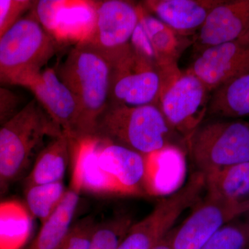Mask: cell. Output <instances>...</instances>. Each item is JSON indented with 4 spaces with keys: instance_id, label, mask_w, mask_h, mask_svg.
<instances>
[{
    "instance_id": "obj_15",
    "label": "cell",
    "mask_w": 249,
    "mask_h": 249,
    "mask_svg": "<svg viewBox=\"0 0 249 249\" xmlns=\"http://www.w3.org/2000/svg\"><path fill=\"white\" fill-rule=\"evenodd\" d=\"M249 31V0H223L209 15L196 36V48L204 49L239 40Z\"/></svg>"
},
{
    "instance_id": "obj_12",
    "label": "cell",
    "mask_w": 249,
    "mask_h": 249,
    "mask_svg": "<svg viewBox=\"0 0 249 249\" xmlns=\"http://www.w3.org/2000/svg\"><path fill=\"white\" fill-rule=\"evenodd\" d=\"M52 120L72 140L82 139L83 113L78 100L55 70L47 68L26 86Z\"/></svg>"
},
{
    "instance_id": "obj_19",
    "label": "cell",
    "mask_w": 249,
    "mask_h": 249,
    "mask_svg": "<svg viewBox=\"0 0 249 249\" xmlns=\"http://www.w3.org/2000/svg\"><path fill=\"white\" fill-rule=\"evenodd\" d=\"M80 193L67 189L60 204L49 216L27 249H55L71 227L72 220L79 202Z\"/></svg>"
},
{
    "instance_id": "obj_11",
    "label": "cell",
    "mask_w": 249,
    "mask_h": 249,
    "mask_svg": "<svg viewBox=\"0 0 249 249\" xmlns=\"http://www.w3.org/2000/svg\"><path fill=\"white\" fill-rule=\"evenodd\" d=\"M177 33L141 6L140 19L130 41L132 49L170 83L179 75Z\"/></svg>"
},
{
    "instance_id": "obj_26",
    "label": "cell",
    "mask_w": 249,
    "mask_h": 249,
    "mask_svg": "<svg viewBox=\"0 0 249 249\" xmlns=\"http://www.w3.org/2000/svg\"><path fill=\"white\" fill-rule=\"evenodd\" d=\"M97 224L90 216L80 219L71 226L68 233L55 249H89Z\"/></svg>"
},
{
    "instance_id": "obj_18",
    "label": "cell",
    "mask_w": 249,
    "mask_h": 249,
    "mask_svg": "<svg viewBox=\"0 0 249 249\" xmlns=\"http://www.w3.org/2000/svg\"><path fill=\"white\" fill-rule=\"evenodd\" d=\"M72 139L65 133L40 152L27 178V186L62 181L71 159Z\"/></svg>"
},
{
    "instance_id": "obj_7",
    "label": "cell",
    "mask_w": 249,
    "mask_h": 249,
    "mask_svg": "<svg viewBox=\"0 0 249 249\" xmlns=\"http://www.w3.org/2000/svg\"><path fill=\"white\" fill-rule=\"evenodd\" d=\"M111 67L109 103L129 107L157 106L170 84L160 71L132 47L125 56Z\"/></svg>"
},
{
    "instance_id": "obj_23",
    "label": "cell",
    "mask_w": 249,
    "mask_h": 249,
    "mask_svg": "<svg viewBox=\"0 0 249 249\" xmlns=\"http://www.w3.org/2000/svg\"><path fill=\"white\" fill-rule=\"evenodd\" d=\"M26 186V208L42 224L56 209L67 191L63 181Z\"/></svg>"
},
{
    "instance_id": "obj_30",
    "label": "cell",
    "mask_w": 249,
    "mask_h": 249,
    "mask_svg": "<svg viewBox=\"0 0 249 249\" xmlns=\"http://www.w3.org/2000/svg\"><path fill=\"white\" fill-rule=\"evenodd\" d=\"M8 183L6 182V181L3 178L2 175L0 173V196L4 193L5 188L7 186Z\"/></svg>"
},
{
    "instance_id": "obj_4",
    "label": "cell",
    "mask_w": 249,
    "mask_h": 249,
    "mask_svg": "<svg viewBox=\"0 0 249 249\" xmlns=\"http://www.w3.org/2000/svg\"><path fill=\"white\" fill-rule=\"evenodd\" d=\"M63 134L34 98L0 126V173L6 182L19 178L46 137Z\"/></svg>"
},
{
    "instance_id": "obj_21",
    "label": "cell",
    "mask_w": 249,
    "mask_h": 249,
    "mask_svg": "<svg viewBox=\"0 0 249 249\" xmlns=\"http://www.w3.org/2000/svg\"><path fill=\"white\" fill-rule=\"evenodd\" d=\"M207 193L232 201L249 194V161L224 167L204 175Z\"/></svg>"
},
{
    "instance_id": "obj_27",
    "label": "cell",
    "mask_w": 249,
    "mask_h": 249,
    "mask_svg": "<svg viewBox=\"0 0 249 249\" xmlns=\"http://www.w3.org/2000/svg\"><path fill=\"white\" fill-rule=\"evenodd\" d=\"M31 0H0V39L34 6Z\"/></svg>"
},
{
    "instance_id": "obj_6",
    "label": "cell",
    "mask_w": 249,
    "mask_h": 249,
    "mask_svg": "<svg viewBox=\"0 0 249 249\" xmlns=\"http://www.w3.org/2000/svg\"><path fill=\"white\" fill-rule=\"evenodd\" d=\"M94 19L86 42L111 66L130 51V41L140 19L141 6L123 0L93 1Z\"/></svg>"
},
{
    "instance_id": "obj_17",
    "label": "cell",
    "mask_w": 249,
    "mask_h": 249,
    "mask_svg": "<svg viewBox=\"0 0 249 249\" xmlns=\"http://www.w3.org/2000/svg\"><path fill=\"white\" fill-rule=\"evenodd\" d=\"M96 137L72 140V175L70 188L96 194L115 195L114 187L98 161Z\"/></svg>"
},
{
    "instance_id": "obj_22",
    "label": "cell",
    "mask_w": 249,
    "mask_h": 249,
    "mask_svg": "<svg viewBox=\"0 0 249 249\" xmlns=\"http://www.w3.org/2000/svg\"><path fill=\"white\" fill-rule=\"evenodd\" d=\"M31 215L18 201L0 204V249H19L30 235Z\"/></svg>"
},
{
    "instance_id": "obj_8",
    "label": "cell",
    "mask_w": 249,
    "mask_h": 249,
    "mask_svg": "<svg viewBox=\"0 0 249 249\" xmlns=\"http://www.w3.org/2000/svg\"><path fill=\"white\" fill-rule=\"evenodd\" d=\"M204 183L191 177L186 184L163 198L146 217L132 224L116 249H152L170 231L181 213L199 199Z\"/></svg>"
},
{
    "instance_id": "obj_3",
    "label": "cell",
    "mask_w": 249,
    "mask_h": 249,
    "mask_svg": "<svg viewBox=\"0 0 249 249\" xmlns=\"http://www.w3.org/2000/svg\"><path fill=\"white\" fill-rule=\"evenodd\" d=\"M170 129L159 106L108 103L98 117L93 137L152 155L174 147L169 141Z\"/></svg>"
},
{
    "instance_id": "obj_16",
    "label": "cell",
    "mask_w": 249,
    "mask_h": 249,
    "mask_svg": "<svg viewBox=\"0 0 249 249\" xmlns=\"http://www.w3.org/2000/svg\"><path fill=\"white\" fill-rule=\"evenodd\" d=\"M223 0H146L142 8L177 34L199 30L209 15Z\"/></svg>"
},
{
    "instance_id": "obj_31",
    "label": "cell",
    "mask_w": 249,
    "mask_h": 249,
    "mask_svg": "<svg viewBox=\"0 0 249 249\" xmlns=\"http://www.w3.org/2000/svg\"><path fill=\"white\" fill-rule=\"evenodd\" d=\"M240 39H241V40L246 41V42H249V31L247 34H245L243 37H241Z\"/></svg>"
},
{
    "instance_id": "obj_24",
    "label": "cell",
    "mask_w": 249,
    "mask_h": 249,
    "mask_svg": "<svg viewBox=\"0 0 249 249\" xmlns=\"http://www.w3.org/2000/svg\"><path fill=\"white\" fill-rule=\"evenodd\" d=\"M127 215L117 216L98 223L89 249H116L132 226Z\"/></svg>"
},
{
    "instance_id": "obj_13",
    "label": "cell",
    "mask_w": 249,
    "mask_h": 249,
    "mask_svg": "<svg viewBox=\"0 0 249 249\" xmlns=\"http://www.w3.org/2000/svg\"><path fill=\"white\" fill-rule=\"evenodd\" d=\"M37 20L59 43L85 40L92 29L93 1H36Z\"/></svg>"
},
{
    "instance_id": "obj_29",
    "label": "cell",
    "mask_w": 249,
    "mask_h": 249,
    "mask_svg": "<svg viewBox=\"0 0 249 249\" xmlns=\"http://www.w3.org/2000/svg\"><path fill=\"white\" fill-rule=\"evenodd\" d=\"M172 235L173 230L170 231L152 249H173L171 246Z\"/></svg>"
},
{
    "instance_id": "obj_1",
    "label": "cell",
    "mask_w": 249,
    "mask_h": 249,
    "mask_svg": "<svg viewBox=\"0 0 249 249\" xmlns=\"http://www.w3.org/2000/svg\"><path fill=\"white\" fill-rule=\"evenodd\" d=\"M56 71L78 100L83 113L82 139L93 137L98 117L109 103L112 67L86 42L75 44Z\"/></svg>"
},
{
    "instance_id": "obj_25",
    "label": "cell",
    "mask_w": 249,
    "mask_h": 249,
    "mask_svg": "<svg viewBox=\"0 0 249 249\" xmlns=\"http://www.w3.org/2000/svg\"><path fill=\"white\" fill-rule=\"evenodd\" d=\"M249 245V222L229 223L200 249H243Z\"/></svg>"
},
{
    "instance_id": "obj_28",
    "label": "cell",
    "mask_w": 249,
    "mask_h": 249,
    "mask_svg": "<svg viewBox=\"0 0 249 249\" xmlns=\"http://www.w3.org/2000/svg\"><path fill=\"white\" fill-rule=\"evenodd\" d=\"M20 102L17 93L0 85V126L19 110Z\"/></svg>"
},
{
    "instance_id": "obj_32",
    "label": "cell",
    "mask_w": 249,
    "mask_h": 249,
    "mask_svg": "<svg viewBox=\"0 0 249 249\" xmlns=\"http://www.w3.org/2000/svg\"><path fill=\"white\" fill-rule=\"evenodd\" d=\"M243 249H249V245H247V247H245Z\"/></svg>"
},
{
    "instance_id": "obj_14",
    "label": "cell",
    "mask_w": 249,
    "mask_h": 249,
    "mask_svg": "<svg viewBox=\"0 0 249 249\" xmlns=\"http://www.w3.org/2000/svg\"><path fill=\"white\" fill-rule=\"evenodd\" d=\"M188 70L213 92L249 73V42L239 39L204 49Z\"/></svg>"
},
{
    "instance_id": "obj_5",
    "label": "cell",
    "mask_w": 249,
    "mask_h": 249,
    "mask_svg": "<svg viewBox=\"0 0 249 249\" xmlns=\"http://www.w3.org/2000/svg\"><path fill=\"white\" fill-rule=\"evenodd\" d=\"M188 143L198 171L204 175L249 161V126L243 123H210L199 127Z\"/></svg>"
},
{
    "instance_id": "obj_20",
    "label": "cell",
    "mask_w": 249,
    "mask_h": 249,
    "mask_svg": "<svg viewBox=\"0 0 249 249\" xmlns=\"http://www.w3.org/2000/svg\"><path fill=\"white\" fill-rule=\"evenodd\" d=\"M208 111L222 117L249 115V73L237 77L213 91Z\"/></svg>"
},
{
    "instance_id": "obj_9",
    "label": "cell",
    "mask_w": 249,
    "mask_h": 249,
    "mask_svg": "<svg viewBox=\"0 0 249 249\" xmlns=\"http://www.w3.org/2000/svg\"><path fill=\"white\" fill-rule=\"evenodd\" d=\"M210 91L189 70L181 72L165 90L160 107L172 129L189 142L209 109Z\"/></svg>"
},
{
    "instance_id": "obj_2",
    "label": "cell",
    "mask_w": 249,
    "mask_h": 249,
    "mask_svg": "<svg viewBox=\"0 0 249 249\" xmlns=\"http://www.w3.org/2000/svg\"><path fill=\"white\" fill-rule=\"evenodd\" d=\"M0 39V85L26 88L43 71L59 42L30 10Z\"/></svg>"
},
{
    "instance_id": "obj_10",
    "label": "cell",
    "mask_w": 249,
    "mask_h": 249,
    "mask_svg": "<svg viewBox=\"0 0 249 249\" xmlns=\"http://www.w3.org/2000/svg\"><path fill=\"white\" fill-rule=\"evenodd\" d=\"M249 213V200L232 201L207 193L180 227L173 230V249H200L226 224Z\"/></svg>"
}]
</instances>
